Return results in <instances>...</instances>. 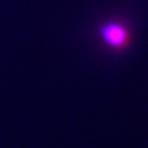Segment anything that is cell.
Listing matches in <instances>:
<instances>
[{
    "mask_svg": "<svg viewBox=\"0 0 148 148\" xmlns=\"http://www.w3.org/2000/svg\"><path fill=\"white\" fill-rule=\"evenodd\" d=\"M100 38L112 49H123L130 41V33L118 22H107L100 26Z\"/></svg>",
    "mask_w": 148,
    "mask_h": 148,
    "instance_id": "6da1fadb",
    "label": "cell"
}]
</instances>
